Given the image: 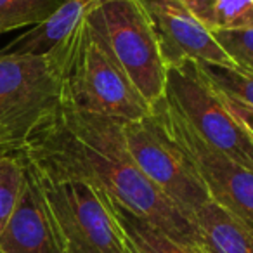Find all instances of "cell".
<instances>
[{
  "label": "cell",
  "mask_w": 253,
  "mask_h": 253,
  "mask_svg": "<svg viewBox=\"0 0 253 253\" xmlns=\"http://www.w3.org/2000/svg\"><path fill=\"white\" fill-rule=\"evenodd\" d=\"M122 125V120L57 102L18 153L54 173L94 184L170 238L201 245L194 222L137 169L126 149Z\"/></svg>",
  "instance_id": "1"
},
{
  "label": "cell",
  "mask_w": 253,
  "mask_h": 253,
  "mask_svg": "<svg viewBox=\"0 0 253 253\" xmlns=\"http://www.w3.org/2000/svg\"><path fill=\"white\" fill-rule=\"evenodd\" d=\"M194 63L215 90L229 95L248 108H253V73L229 64L203 63V61H194Z\"/></svg>",
  "instance_id": "14"
},
{
  "label": "cell",
  "mask_w": 253,
  "mask_h": 253,
  "mask_svg": "<svg viewBox=\"0 0 253 253\" xmlns=\"http://www.w3.org/2000/svg\"><path fill=\"white\" fill-rule=\"evenodd\" d=\"M63 0H0V35L47 19Z\"/></svg>",
  "instance_id": "15"
},
{
  "label": "cell",
  "mask_w": 253,
  "mask_h": 253,
  "mask_svg": "<svg viewBox=\"0 0 253 253\" xmlns=\"http://www.w3.org/2000/svg\"><path fill=\"white\" fill-rule=\"evenodd\" d=\"M153 116L182 149L201 177L211 201L253 232V172L208 146L189 126L167 95L153 106Z\"/></svg>",
  "instance_id": "7"
},
{
  "label": "cell",
  "mask_w": 253,
  "mask_h": 253,
  "mask_svg": "<svg viewBox=\"0 0 253 253\" xmlns=\"http://www.w3.org/2000/svg\"><path fill=\"white\" fill-rule=\"evenodd\" d=\"M158 37L167 68L184 61H203L234 66L220 49L211 30L179 0H141Z\"/></svg>",
  "instance_id": "9"
},
{
  "label": "cell",
  "mask_w": 253,
  "mask_h": 253,
  "mask_svg": "<svg viewBox=\"0 0 253 253\" xmlns=\"http://www.w3.org/2000/svg\"><path fill=\"white\" fill-rule=\"evenodd\" d=\"M122 128L126 149L137 169L193 220L210 196L189 158L165 134L153 113L142 120L123 122Z\"/></svg>",
  "instance_id": "8"
},
{
  "label": "cell",
  "mask_w": 253,
  "mask_h": 253,
  "mask_svg": "<svg viewBox=\"0 0 253 253\" xmlns=\"http://www.w3.org/2000/svg\"><path fill=\"white\" fill-rule=\"evenodd\" d=\"M25 182V163L19 153L0 158V234L7 225L21 196Z\"/></svg>",
  "instance_id": "16"
},
{
  "label": "cell",
  "mask_w": 253,
  "mask_h": 253,
  "mask_svg": "<svg viewBox=\"0 0 253 253\" xmlns=\"http://www.w3.org/2000/svg\"><path fill=\"white\" fill-rule=\"evenodd\" d=\"M49 56L0 54V146L18 153L37 123L59 102Z\"/></svg>",
  "instance_id": "6"
},
{
  "label": "cell",
  "mask_w": 253,
  "mask_h": 253,
  "mask_svg": "<svg viewBox=\"0 0 253 253\" xmlns=\"http://www.w3.org/2000/svg\"><path fill=\"white\" fill-rule=\"evenodd\" d=\"M88 18L142 97L151 106L162 101L167 64L141 0H101Z\"/></svg>",
  "instance_id": "4"
},
{
  "label": "cell",
  "mask_w": 253,
  "mask_h": 253,
  "mask_svg": "<svg viewBox=\"0 0 253 253\" xmlns=\"http://www.w3.org/2000/svg\"><path fill=\"white\" fill-rule=\"evenodd\" d=\"M109 201L116 220L134 253H208L203 245H187L177 241L148 220L132 213L113 198H109Z\"/></svg>",
  "instance_id": "13"
},
{
  "label": "cell",
  "mask_w": 253,
  "mask_h": 253,
  "mask_svg": "<svg viewBox=\"0 0 253 253\" xmlns=\"http://www.w3.org/2000/svg\"><path fill=\"white\" fill-rule=\"evenodd\" d=\"M0 253H64L49 207L26 163L21 196L0 234Z\"/></svg>",
  "instance_id": "10"
},
{
  "label": "cell",
  "mask_w": 253,
  "mask_h": 253,
  "mask_svg": "<svg viewBox=\"0 0 253 253\" xmlns=\"http://www.w3.org/2000/svg\"><path fill=\"white\" fill-rule=\"evenodd\" d=\"M220 49L232 64L253 73V26L232 30H211Z\"/></svg>",
  "instance_id": "17"
},
{
  "label": "cell",
  "mask_w": 253,
  "mask_h": 253,
  "mask_svg": "<svg viewBox=\"0 0 253 253\" xmlns=\"http://www.w3.org/2000/svg\"><path fill=\"white\" fill-rule=\"evenodd\" d=\"M218 94H220V92H218ZM220 97H222V101L225 102L229 111L232 113V116L236 118V122L245 128V132L253 141V108H248V106L234 101V99H231L229 95L220 94Z\"/></svg>",
  "instance_id": "19"
},
{
  "label": "cell",
  "mask_w": 253,
  "mask_h": 253,
  "mask_svg": "<svg viewBox=\"0 0 253 253\" xmlns=\"http://www.w3.org/2000/svg\"><path fill=\"white\" fill-rule=\"evenodd\" d=\"M246 26H253V0H217L211 30H232Z\"/></svg>",
  "instance_id": "18"
},
{
  "label": "cell",
  "mask_w": 253,
  "mask_h": 253,
  "mask_svg": "<svg viewBox=\"0 0 253 253\" xmlns=\"http://www.w3.org/2000/svg\"><path fill=\"white\" fill-rule=\"evenodd\" d=\"M193 222L208 253H253V232L215 201L205 203Z\"/></svg>",
  "instance_id": "12"
},
{
  "label": "cell",
  "mask_w": 253,
  "mask_h": 253,
  "mask_svg": "<svg viewBox=\"0 0 253 253\" xmlns=\"http://www.w3.org/2000/svg\"><path fill=\"white\" fill-rule=\"evenodd\" d=\"M21 158L42 191L64 253H134L104 191Z\"/></svg>",
  "instance_id": "3"
},
{
  "label": "cell",
  "mask_w": 253,
  "mask_h": 253,
  "mask_svg": "<svg viewBox=\"0 0 253 253\" xmlns=\"http://www.w3.org/2000/svg\"><path fill=\"white\" fill-rule=\"evenodd\" d=\"M5 155H14V153H9L7 149L2 148V146H0V158H2V156H5Z\"/></svg>",
  "instance_id": "21"
},
{
  "label": "cell",
  "mask_w": 253,
  "mask_h": 253,
  "mask_svg": "<svg viewBox=\"0 0 253 253\" xmlns=\"http://www.w3.org/2000/svg\"><path fill=\"white\" fill-rule=\"evenodd\" d=\"M180 4H184L203 25L208 28H213V9L217 0H179Z\"/></svg>",
  "instance_id": "20"
},
{
  "label": "cell",
  "mask_w": 253,
  "mask_h": 253,
  "mask_svg": "<svg viewBox=\"0 0 253 253\" xmlns=\"http://www.w3.org/2000/svg\"><path fill=\"white\" fill-rule=\"evenodd\" d=\"M165 95L208 146L253 172V141L194 61L167 68Z\"/></svg>",
  "instance_id": "5"
},
{
  "label": "cell",
  "mask_w": 253,
  "mask_h": 253,
  "mask_svg": "<svg viewBox=\"0 0 253 253\" xmlns=\"http://www.w3.org/2000/svg\"><path fill=\"white\" fill-rule=\"evenodd\" d=\"M45 56L59 78L63 104L122 122L151 115L153 106L122 70L88 16Z\"/></svg>",
  "instance_id": "2"
},
{
  "label": "cell",
  "mask_w": 253,
  "mask_h": 253,
  "mask_svg": "<svg viewBox=\"0 0 253 253\" xmlns=\"http://www.w3.org/2000/svg\"><path fill=\"white\" fill-rule=\"evenodd\" d=\"M99 2L101 0H63V4L49 18L2 47L0 54L45 56L71 35V32L97 7Z\"/></svg>",
  "instance_id": "11"
}]
</instances>
